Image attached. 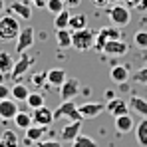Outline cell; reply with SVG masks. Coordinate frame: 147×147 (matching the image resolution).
Here are the masks:
<instances>
[{
	"instance_id": "cell-13",
	"label": "cell",
	"mask_w": 147,
	"mask_h": 147,
	"mask_svg": "<svg viewBox=\"0 0 147 147\" xmlns=\"http://www.w3.org/2000/svg\"><path fill=\"white\" fill-rule=\"evenodd\" d=\"M78 111H80L82 119H94L101 111H105V103H82V105H78Z\"/></svg>"
},
{
	"instance_id": "cell-29",
	"label": "cell",
	"mask_w": 147,
	"mask_h": 147,
	"mask_svg": "<svg viewBox=\"0 0 147 147\" xmlns=\"http://www.w3.org/2000/svg\"><path fill=\"white\" fill-rule=\"evenodd\" d=\"M30 82H32V86H36V88H42L44 84H48V70L34 72L32 76H30Z\"/></svg>"
},
{
	"instance_id": "cell-6",
	"label": "cell",
	"mask_w": 147,
	"mask_h": 147,
	"mask_svg": "<svg viewBox=\"0 0 147 147\" xmlns=\"http://www.w3.org/2000/svg\"><path fill=\"white\" fill-rule=\"evenodd\" d=\"M60 90V98L64 99H74L80 94V80L78 78H66V82L58 88Z\"/></svg>"
},
{
	"instance_id": "cell-41",
	"label": "cell",
	"mask_w": 147,
	"mask_h": 147,
	"mask_svg": "<svg viewBox=\"0 0 147 147\" xmlns=\"http://www.w3.org/2000/svg\"><path fill=\"white\" fill-rule=\"evenodd\" d=\"M103 96H105V99H113V98H115V92H113V90H105Z\"/></svg>"
},
{
	"instance_id": "cell-21",
	"label": "cell",
	"mask_w": 147,
	"mask_h": 147,
	"mask_svg": "<svg viewBox=\"0 0 147 147\" xmlns=\"http://www.w3.org/2000/svg\"><path fill=\"white\" fill-rule=\"evenodd\" d=\"M12 68H14V58L6 50H2L0 52V76H10Z\"/></svg>"
},
{
	"instance_id": "cell-5",
	"label": "cell",
	"mask_w": 147,
	"mask_h": 147,
	"mask_svg": "<svg viewBox=\"0 0 147 147\" xmlns=\"http://www.w3.org/2000/svg\"><path fill=\"white\" fill-rule=\"evenodd\" d=\"M34 62H36V58H34V56H30L28 52H22V54H20V58L14 62V68H12V72H10V78H12L14 82H20V80H22V76H24V74L34 66Z\"/></svg>"
},
{
	"instance_id": "cell-32",
	"label": "cell",
	"mask_w": 147,
	"mask_h": 147,
	"mask_svg": "<svg viewBox=\"0 0 147 147\" xmlns=\"http://www.w3.org/2000/svg\"><path fill=\"white\" fill-rule=\"evenodd\" d=\"M99 30L107 36V40H117V38H121V32H119L117 26H103V28H99Z\"/></svg>"
},
{
	"instance_id": "cell-34",
	"label": "cell",
	"mask_w": 147,
	"mask_h": 147,
	"mask_svg": "<svg viewBox=\"0 0 147 147\" xmlns=\"http://www.w3.org/2000/svg\"><path fill=\"white\" fill-rule=\"evenodd\" d=\"M133 82L135 84H141V86H147V66L133 74Z\"/></svg>"
},
{
	"instance_id": "cell-36",
	"label": "cell",
	"mask_w": 147,
	"mask_h": 147,
	"mask_svg": "<svg viewBox=\"0 0 147 147\" xmlns=\"http://www.w3.org/2000/svg\"><path fill=\"white\" fill-rule=\"evenodd\" d=\"M4 98H10V88L0 82V99H4Z\"/></svg>"
},
{
	"instance_id": "cell-2",
	"label": "cell",
	"mask_w": 147,
	"mask_h": 147,
	"mask_svg": "<svg viewBox=\"0 0 147 147\" xmlns=\"http://www.w3.org/2000/svg\"><path fill=\"white\" fill-rule=\"evenodd\" d=\"M94 40H96V32L88 26L82 30H72V48H76L78 52L94 48Z\"/></svg>"
},
{
	"instance_id": "cell-3",
	"label": "cell",
	"mask_w": 147,
	"mask_h": 147,
	"mask_svg": "<svg viewBox=\"0 0 147 147\" xmlns=\"http://www.w3.org/2000/svg\"><path fill=\"white\" fill-rule=\"evenodd\" d=\"M54 119H68V121H78V119H82L76 101H74V99H64V101L60 103V107L54 109ZM82 121H84V119H82Z\"/></svg>"
},
{
	"instance_id": "cell-43",
	"label": "cell",
	"mask_w": 147,
	"mask_h": 147,
	"mask_svg": "<svg viewBox=\"0 0 147 147\" xmlns=\"http://www.w3.org/2000/svg\"><path fill=\"white\" fill-rule=\"evenodd\" d=\"M4 8H6V2H4V0H0V14L4 12Z\"/></svg>"
},
{
	"instance_id": "cell-28",
	"label": "cell",
	"mask_w": 147,
	"mask_h": 147,
	"mask_svg": "<svg viewBox=\"0 0 147 147\" xmlns=\"http://www.w3.org/2000/svg\"><path fill=\"white\" fill-rule=\"evenodd\" d=\"M70 10H62V12H58L56 14V18H54V28L56 30H60V28H68V24H70Z\"/></svg>"
},
{
	"instance_id": "cell-9",
	"label": "cell",
	"mask_w": 147,
	"mask_h": 147,
	"mask_svg": "<svg viewBox=\"0 0 147 147\" xmlns=\"http://www.w3.org/2000/svg\"><path fill=\"white\" fill-rule=\"evenodd\" d=\"M32 44H34V28H32V26H26V28L20 30L18 38H16V52L22 54V52H26Z\"/></svg>"
},
{
	"instance_id": "cell-42",
	"label": "cell",
	"mask_w": 147,
	"mask_h": 147,
	"mask_svg": "<svg viewBox=\"0 0 147 147\" xmlns=\"http://www.w3.org/2000/svg\"><path fill=\"white\" fill-rule=\"evenodd\" d=\"M30 2H32V4H36L38 8H42V6L46 8V0H30Z\"/></svg>"
},
{
	"instance_id": "cell-12",
	"label": "cell",
	"mask_w": 147,
	"mask_h": 147,
	"mask_svg": "<svg viewBox=\"0 0 147 147\" xmlns=\"http://www.w3.org/2000/svg\"><path fill=\"white\" fill-rule=\"evenodd\" d=\"M34 113H32V121L36 123V125H44V127H50V123L54 121V111L46 107V105H40V107H36V109H32Z\"/></svg>"
},
{
	"instance_id": "cell-16",
	"label": "cell",
	"mask_w": 147,
	"mask_h": 147,
	"mask_svg": "<svg viewBox=\"0 0 147 147\" xmlns=\"http://www.w3.org/2000/svg\"><path fill=\"white\" fill-rule=\"evenodd\" d=\"M135 129V121L129 113H123V115H117L115 117V131L117 133H129Z\"/></svg>"
},
{
	"instance_id": "cell-8",
	"label": "cell",
	"mask_w": 147,
	"mask_h": 147,
	"mask_svg": "<svg viewBox=\"0 0 147 147\" xmlns=\"http://www.w3.org/2000/svg\"><path fill=\"white\" fill-rule=\"evenodd\" d=\"M6 12L12 14V16H16V18H22V20H30V18H32V6H30L28 2H22V0L12 2V4L6 8Z\"/></svg>"
},
{
	"instance_id": "cell-19",
	"label": "cell",
	"mask_w": 147,
	"mask_h": 147,
	"mask_svg": "<svg viewBox=\"0 0 147 147\" xmlns=\"http://www.w3.org/2000/svg\"><path fill=\"white\" fill-rule=\"evenodd\" d=\"M0 147H20V139L14 129H4L0 135Z\"/></svg>"
},
{
	"instance_id": "cell-11",
	"label": "cell",
	"mask_w": 147,
	"mask_h": 147,
	"mask_svg": "<svg viewBox=\"0 0 147 147\" xmlns=\"http://www.w3.org/2000/svg\"><path fill=\"white\" fill-rule=\"evenodd\" d=\"M16 113H18V103H16V99H12V98L0 99V119H2V121L14 119Z\"/></svg>"
},
{
	"instance_id": "cell-26",
	"label": "cell",
	"mask_w": 147,
	"mask_h": 147,
	"mask_svg": "<svg viewBox=\"0 0 147 147\" xmlns=\"http://www.w3.org/2000/svg\"><path fill=\"white\" fill-rule=\"evenodd\" d=\"M44 101H46V98H44V94H40V92H30L28 98H26V103H28L30 109H36V107H40V105H46Z\"/></svg>"
},
{
	"instance_id": "cell-44",
	"label": "cell",
	"mask_w": 147,
	"mask_h": 147,
	"mask_svg": "<svg viewBox=\"0 0 147 147\" xmlns=\"http://www.w3.org/2000/svg\"><path fill=\"white\" fill-rule=\"evenodd\" d=\"M109 2H113V4H115V2H119V0H109Z\"/></svg>"
},
{
	"instance_id": "cell-18",
	"label": "cell",
	"mask_w": 147,
	"mask_h": 147,
	"mask_svg": "<svg viewBox=\"0 0 147 147\" xmlns=\"http://www.w3.org/2000/svg\"><path fill=\"white\" fill-rule=\"evenodd\" d=\"M109 78H111V82H115V84H123V82H127L129 80V68L127 66H113L111 70H109Z\"/></svg>"
},
{
	"instance_id": "cell-33",
	"label": "cell",
	"mask_w": 147,
	"mask_h": 147,
	"mask_svg": "<svg viewBox=\"0 0 147 147\" xmlns=\"http://www.w3.org/2000/svg\"><path fill=\"white\" fill-rule=\"evenodd\" d=\"M46 8H48L54 16H56L58 12H62V10L66 8V4H64L62 0H46Z\"/></svg>"
},
{
	"instance_id": "cell-15",
	"label": "cell",
	"mask_w": 147,
	"mask_h": 147,
	"mask_svg": "<svg viewBox=\"0 0 147 147\" xmlns=\"http://www.w3.org/2000/svg\"><path fill=\"white\" fill-rule=\"evenodd\" d=\"M80 133H82V119H78V121H68V125L60 131V139H62V141H74Z\"/></svg>"
},
{
	"instance_id": "cell-39",
	"label": "cell",
	"mask_w": 147,
	"mask_h": 147,
	"mask_svg": "<svg viewBox=\"0 0 147 147\" xmlns=\"http://www.w3.org/2000/svg\"><path fill=\"white\" fill-rule=\"evenodd\" d=\"M135 10H139V12H147V0H141V2L137 4Z\"/></svg>"
},
{
	"instance_id": "cell-1",
	"label": "cell",
	"mask_w": 147,
	"mask_h": 147,
	"mask_svg": "<svg viewBox=\"0 0 147 147\" xmlns=\"http://www.w3.org/2000/svg\"><path fill=\"white\" fill-rule=\"evenodd\" d=\"M20 22H18V18L16 16H12V14H4V16H0V40H6V42H10V40H16L18 38V34H20Z\"/></svg>"
},
{
	"instance_id": "cell-31",
	"label": "cell",
	"mask_w": 147,
	"mask_h": 147,
	"mask_svg": "<svg viewBox=\"0 0 147 147\" xmlns=\"http://www.w3.org/2000/svg\"><path fill=\"white\" fill-rule=\"evenodd\" d=\"M133 44L137 46V48H147V30H137L135 34H133Z\"/></svg>"
},
{
	"instance_id": "cell-22",
	"label": "cell",
	"mask_w": 147,
	"mask_h": 147,
	"mask_svg": "<svg viewBox=\"0 0 147 147\" xmlns=\"http://www.w3.org/2000/svg\"><path fill=\"white\" fill-rule=\"evenodd\" d=\"M56 42H58V48H70L72 46V30L70 28L56 30Z\"/></svg>"
},
{
	"instance_id": "cell-27",
	"label": "cell",
	"mask_w": 147,
	"mask_h": 147,
	"mask_svg": "<svg viewBox=\"0 0 147 147\" xmlns=\"http://www.w3.org/2000/svg\"><path fill=\"white\" fill-rule=\"evenodd\" d=\"M86 26H88V16L86 14H72L70 16V24H68L70 30H82Z\"/></svg>"
},
{
	"instance_id": "cell-38",
	"label": "cell",
	"mask_w": 147,
	"mask_h": 147,
	"mask_svg": "<svg viewBox=\"0 0 147 147\" xmlns=\"http://www.w3.org/2000/svg\"><path fill=\"white\" fill-rule=\"evenodd\" d=\"M123 2H125L127 8H137V4H139L141 0H123Z\"/></svg>"
},
{
	"instance_id": "cell-40",
	"label": "cell",
	"mask_w": 147,
	"mask_h": 147,
	"mask_svg": "<svg viewBox=\"0 0 147 147\" xmlns=\"http://www.w3.org/2000/svg\"><path fill=\"white\" fill-rule=\"evenodd\" d=\"M92 2H94L98 8H103V6H107V4H109V0H92Z\"/></svg>"
},
{
	"instance_id": "cell-4",
	"label": "cell",
	"mask_w": 147,
	"mask_h": 147,
	"mask_svg": "<svg viewBox=\"0 0 147 147\" xmlns=\"http://www.w3.org/2000/svg\"><path fill=\"white\" fill-rule=\"evenodd\" d=\"M107 16H109L111 24L117 26V28L127 26L129 22H131V12H129V8H127L125 4H117V2L107 10Z\"/></svg>"
},
{
	"instance_id": "cell-24",
	"label": "cell",
	"mask_w": 147,
	"mask_h": 147,
	"mask_svg": "<svg viewBox=\"0 0 147 147\" xmlns=\"http://www.w3.org/2000/svg\"><path fill=\"white\" fill-rule=\"evenodd\" d=\"M12 121L16 123V127H18V129H28V127H30V125H32V113H28V111H20V109H18V113H16V115H14V119H12Z\"/></svg>"
},
{
	"instance_id": "cell-14",
	"label": "cell",
	"mask_w": 147,
	"mask_h": 147,
	"mask_svg": "<svg viewBox=\"0 0 147 147\" xmlns=\"http://www.w3.org/2000/svg\"><path fill=\"white\" fill-rule=\"evenodd\" d=\"M105 111H107L109 115L117 117V115H123V113H127V111H129V103H127V101H123L121 98L107 99V103H105Z\"/></svg>"
},
{
	"instance_id": "cell-23",
	"label": "cell",
	"mask_w": 147,
	"mask_h": 147,
	"mask_svg": "<svg viewBox=\"0 0 147 147\" xmlns=\"http://www.w3.org/2000/svg\"><path fill=\"white\" fill-rule=\"evenodd\" d=\"M28 94H30V90H28V86H24L22 82H16V84L10 88V98L16 99V101H26Z\"/></svg>"
},
{
	"instance_id": "cell-10",
	"label": "cell",
	"mask_w": 147,
	"mask_h": 147,
	"mask_svg": "<svg viewBox=\"0 0 147 147\" xmlns=\"http://www.w3.org/2000/svg\"><path fill=\"white\" fill-rule=\"evenodd\" d=\"M46 131H48V127H44V125H36V123H32L28 129H26V137H24V145L26 147H32L34 143H38L40 139H44V135H46Z\"/></svg>"
},
{
	"instance_id": "cell-7",
	"label": "cell",
	"mask_w": 147,
	"mask_h": 147,
	"mask_svg": "<svg viewBox=\"0 0 147 147\" xmlns=\"http://www.w3.org/2000/svg\"><path fill=\"white\" fill-rule=\"evenodd\" d=\"M101 52H103L105 56H125V54L129 52V46L123 42L121 38H117V40H107V42L103 44Z\"/></svg>"
},
{
	"instance_id": "cell-20",
	"label": "cell",
	"mask_w": 147,
	"mask_h": 147,
	"mask_svg": "<svg viewBox=\"0 0 147 147\" xmlns=\"http://www.w3.org/2000/svg\"><path fill=\"white\" fill-rule=\"evenodd\" d=\"M129 107L135 111V113H139L141 117H147V99L141 98V96H131L129 98Z\"/></svg>"
},
{
	"instance_id": "cell-25",
	"label": "cell",
	"mask_w": 147,
	"mask_h": 147,
	"mask_svg": "<svg viewBox=\"0 0 147 147\" xmlns=\"http://www.w3.org/2000/svg\"><path fill=\"white\" fill-rule=\"evenodd\" d=\"M135 139L139 147H147V117H143V121L137 123V129H135Z\"/></svg>"
},
{
	"instance_id": "cell-35",
	"label": "cell",
	"mask_w": 147,
	"mask_h": 147,
	"mask_svg": "<svg viewBox=\"0 0 147 147\" xmlns=\"http://www.w3.org/2000/svg\"><path fill=\"white\" fill-rule=\"evenodd\" d=\"M36 145L38 147H62L60 141H56V139H40Z\"/></svg>"
},
{
	"instance_id": "cell-30",
	"label": "cell",
	"mask_w": 147,
	"mask_h": 147,
	"mask_svg": "<svg viewBox=\"0 0 147 147\" xmlns=\"http://www.w3.org/2000/svg\"><path fill=\"white\" fill-rule=\"evenodd\" d=\"M72 147H98V143H96V139H92L90 135H82V133H80L72 141Z\"/></svg>"
},
{
	"instance_id": "cell-37",
	"label": "cell",
	"mask_w": 147,
	"mask_h": 147,
	"mask_svg": "<svg viewBox=\"0 0 147 147\" xmlns=\"http://www.w3.org/2000/svg\"><path fill=\"white\" fill-rule=\"evenodd\" d=\"M66 6H70V8H76V6H80V2L82 0H62Z\"/></svg>"
},
{
	"instance_id": "cell-17",
	"label": "cell",
	"mask_w": 147,
	"mask_h": 147,
	"mask_svg": "<svg viewBox=\"0 0 147 147\" xmlns=\"http://www.w3.org/2000/svg\"><path fill=\"white\" fill-rule=\"evenodd\" d=\"M66 78H68V74H66L64 68H52V70H48V84L52 88H60L66 82Z\"/></svg>"
}]
</instances>
